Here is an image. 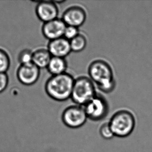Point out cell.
I'll return each instance as SVG.
<instances>
[{
  "label": "cell",
  "mask_w": 152,
  "mask_h": 152,
  "mask_svg": "<svg viewBox=\"0 0 152 152\" xmlns=\"http://www.w3.org/2000/svg\"><path fill=\"white\" fill-rule=\"evenodd\" d=\"M88 72L89 78L101 91L108 94L115 89L116 81L113 69L107 61L96 60L90 64Z\"/></svg>",
  "instance_id": "cell-1"
},
{
  "label": "cell",
  "mask_w": 152,
  "mask_h": 152,
  "mask_svg": "<svg viewBox=\"0 0 152 152\" xmlns=\"http://www.w3.org/2000/svg\"><path fill=\"white\" fill-rule=\"evenodd\" d=\"M74 79L72 75L64 73L51 75L46 82L45 89L48 96L57 101H65L71 97Z\"/></svg>",
  "instance_id": "cell-2"
},
{
  "label": "cell",
  "mask_w": 152,
  "mask_h": 152,
  "mask_svg": "<svg viewBox=\"0 0 152 152\" xmlns=\"http://www.w3.org/2000/svg\"><path fill=\"white\" fill-rule=\"evenodd\" d=\"M109 124L114 136L125 138L134 132L136 127V118L130 111L121 110L112 116Z\"/></svg>",
  "instance_id": "cell-3"
},
{
  "label": "cell",
  "mask_w": 152,
  "mask_h": 152,
  "mask_svg": "<svg viewBox=\"0 0 152 152\" xmlns=\"http://www.w3.org/2000/svg\"><path fill=\"white\" fill-rule=\"evenodd\" d=\"M96 94L94 83L89 77L82 76L75 79L71 99L76 105L84 106Z\"/></svg>",
  "instance_id": "cell-4"
},
{
  "label": "cell",
  "mask_w": 152,
  "mask_h": 152,
  "mask_svg": "<svg viewBox=\"0 0 152 152\" xmlns=\"http://www.w3.org/2000/svg\"><path fill=\"white\" fill-rule=\"evenodd\" d=\"M88 118L99 121L104 118L109 112V104L104 97L97 94L83 106Z\"/></svg>",
  "instance_id": "cell-5"
},
{
  "label": "cell",
  "mask_w": 152,
  "mask_h": 152,
  "mask_svg": "<svg viewBox=\"0 0 152 152\" xmlns=\"http://www.w3.org/2000/svg\"><path fill=\"white\" fill-rule=\"evenodd\" d=\"M88 117L83 107L75 105L66 107L62 114L63 123L68 127L77 128L84 124Z\"/></svg>",
  "instance_id": "cell-6"
},
{
  "label": "cell",
  "mask_w": 152,
  "mask_h": 152,
  "mask_svg": "<svg viewBox=\"0 0 152 152\" xmlns=\"http://www.w3.org/2000/svg\"><path fill=\"white\" fill-rule=\"evenodd\" d=\"M40 76V69L33 63L19 66L17 77L22 84L31 86L37 82Z\"/></svg>",
  "instance_id": "cell-7"
},
{
  "label": "cell",
  "mask_w": 152,
  "mask_h": 152,
  "mask_svg": "<svg viewBox=\"0 0 152 152\" xmlns=\"http://www.w3.org/2000/svg\"><path fill=\"white\" fill-rule=\"evenodd\" d=\"M86 12L81 6L74 5L67 8L63 13L61 19L67 26L80 27L86 19Z\"/></svg>",
  "instance_id": "cell-8"
},
{
  "label": "cell",
  "mask_w": 152,
  "mask_h": 152,
  "mask_svg": "<svg viewBox=\"0 0 152 152\" xmlns=\"http://www.w3.org/2000/svg\"><path fill=\"white\" fill-rule=\"evenodd\" d=\"M35 12L38 18L46 23L58 18L59 10L55 1H40L37 2Z\"/></svg>",
  "instance_id": "cell-9"
},
{
  "label": "cell",
  "mask_w": 152,
  "mask_h": 152,
  "mask_svg": "<svg viewBox=\"0 0 152 152\" xmlns=\"http://www.w3.org/2000/svg\"><path fill=\"white\" fill-rule=\"evenodd\" d=\"M66 25L61 19L57 18L44 23L42 32L46 39L52 41L64 37Z\"/></svg>",
  "instance_id": "cell-10"
},
{
  "label": "cell",
  "mask_w": 152,
  "mask_h": 152,
  "mask_svg": "<svg viewBox=\"0 0 152 152\" xmlns=\"http://www.w3.org/2000/svg\"><path fill=\"white\" fill-rule=\"evenodd\" d=\"M48 49L53 57L65 58L72 51L70 41L64 37L50 41Z\"/></svg>",
  "instance_id": "cell-11"
},
{
  "label": "cell",
  "mask_w": 152,
  "mask_h": 152,
  "mask_svg": "<svg viewBox=\"0 0 152 152\" xmlns=\"http://www.w3.org/2000/svg\"><path fill=\"white\" fill-rule=\"evenodd\" d=\"M52 56L48 48H39L33 52L32 63L41 69L48 68Z\"/></svg>",
  "instance_id": "cell-12"
},
{
  "label": "cell",
  "mask_w": 152,
  "mask_h": 152,
  "mask_svg": "<svg viewBox=\"0 0 152 152\" xmlns=\"http://www.w3.org/2000/svg\"><path fill=\"white\" fill-rule=\"evenodd\" d=\"M67 67L65 58L52 57L47 68L52 75H57L66 73Z\"/></svg>",
  "instance_id": "cell-13"
},
{
  "label": "cell",
  "mask_w": 152,
  "mask_h": 152,
  "mask_svg": "<svg viewBox=\"0 0 152 152\" xmlns=\"http://www.w3.org/2000/svg\"><path fill=\"white\" fill-rule=\"evenodd\" d=\"M72 51L81 52L85 50L87 45V39L84 35L80 33L77 36L70 41Z\"/></svg>",
  "instance_id": "cell-14"
},
{
  "label": "cell",
  "mask_w": 152,
  "mask_h": 152,
  "mask_svg": "<svg viewBox=\"0 0 152 152\" xmlns=\"http://www.w3.org/2000/svg\"><path fill=\"white\" fill-rule=\"evenodd\" d=\"M10 66V59L8 53L0 48V73H6Z\"/></svg>",
  "instance_id": "cell-15"
},
{
  "label": "cell",
  "mask_w": 152,
  "mask_h": 152,
  "mask_svg": "<svg viewBox=\"0 0 152 152\" xmlns=\"http://www.w3.org/2000/svg\"><path fill=\"white\" fill-rule=\"evenodd\" d=\"M33 52L30 50H23L19 53L18 60L20 65L32 63Z\"/></svg>",
  "instance_id": "cell-16"
},
{
  "label": "cell",
  "mask_w": 152,
  "mask_h": 152,
  "mask_svg": "<svg viewBox=\"0 0 152 152\" xmlns=\"http://www.w3.org/2000/svg\"><path fill=\"white\" fill-rule=\"evenodd\" d=\"M80 33L78 28L66 26L64 32V37L70 41L76 37V36H77Z\"/></svg>",
  "instance_id": "cell-17"
},
{
  "label": "cell",
  "mask_w": 152,
  "mask_h": 152,
  "mask_svg": "<svg viewBox=\"0 0 152 152\" xmlns=\"http://www.w3.org/2000/svg\"><path fill=\"white\" fill-rule=\"evenodd\" d=\"M100 134L105 139H110L114 136L109 123L103 124L100 129Z\"/></svg>",
  "instance_id": "cell-18"
},
{
  "label": "cell",
  "mask_w": 152,
  "mask_h": 152,
  "mask_svg": "<svg viewBox=\"0 0 152 152\" xmlns=\"http://www.w3.org/2000/svg\"><path fill=\"white\" fill-rule=\"evenodd\" d=\"M9 83V77L6 73H0V93L7 88Z\"/></svg>",
  "instance_id": "cell-19"
}]
</instances>
